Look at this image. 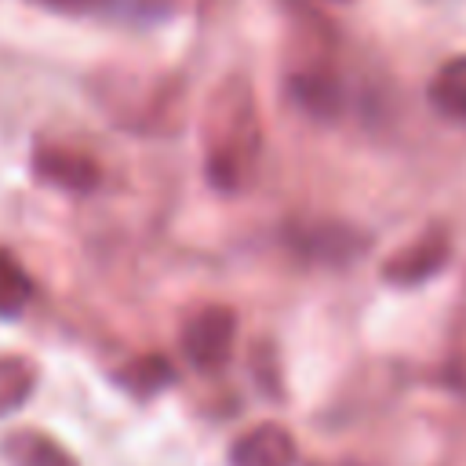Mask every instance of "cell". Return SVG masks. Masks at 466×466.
<instances>
[{
    "label": "cell",
    "instance_id": "obj_1",
    "mask_svg": "<svg viewBox=\"0 0 466 466\" xmlns=\"http://www.w3.org/2000/svg\"><path fill=\"white\" fill-rule=\"evenodd\" d=\"M262 116L255 102V87L244 73H226L200 116V157H204V178L222 197H240L262 160Z\"/></svg>",
    "mask_w": 466,
    "mask_h": 466
},
{
    "label": "cell",
    "instance_id": "obj_2",
    "mask_svg": "<svg viewBox=\"0 0 466 466\" xmlns=\"http://www.w3.org/2000/svg\"><path fill=\"white\" fill-rule=\"evenodd\" d=\"M98 109L131 135H178L186 84L175 73L138 76V73H109L95 80Z\"/></svg>",
    "mask_w": 466,
    "mask_h": 466
},
{
    "label": "cell",
    "instance_id": "obj_3",
    "mask_svg": "<svg viewBox=\"0 0 466 466\" xmlns=\"http://www.w3.org/2000/svg\"><path fill=\"white\" fill-rule=\"evenodd\" d=\"M237 313L222 302H208L193 309L178 328V353L197 371H222L237 346Z\"/></svg>",
    "mask_w": 466,
    "mask_h": 466
},
{
    "label": "cell",
    "instance_id": "obj_4",
    "mask_svg": "<svg viewBox=\"0 0 466 466\" xmlns=\"http://www.w3.org/2000/svg\"><path fill=\"white\" fill-rule=\"evenodd\" d=\"M29 164H33V175L40 182H47V186H55V189H62L69 197H87V193H95L102 186V164L87 149L69 146V142L40 138L33 146Z\"/></svg>",
    "mask_w": 466,
    "mask_h": 466
},
{
    "label": "cell",
    "instance_id": "obj_5",
    "mask_svg": "<svg viewBox=\"0 0 466 466\" xmlns=\"http://www.w3.org/2000/svg\"><path fill=\"white\" fill-rule=\"evenodd\" d=\"M448 258H451V233H448L441 222H433V226H426L422 233H415L404 248H397V251L379 266V273H382V280L393 284V288H415V284L437 277V273L448 266Z\"/></svg>",
    "mask_w": 466,
    "mask_h": 466
},
{
    "label": "cell",
    "instance_id": "obj_6",
    "mask_svg": "<svg viewBox=\"0 0 466 466\" xmlns=\"http://www.w3.org/2000/svg\"><path fill=\"white\" fill-rule=\"evenodd\" d=\"M299 444L288 426L280 422H258L233 437L226 451V466H295Z\"/></svg>",
    "mask_w": 466,
    "mask_h": 466
},
{
    "label": "cell",
    "instance_id": "obj_7",
    "mask_svg": "<svg viewBox=\"0 0 466 466\" xmlns=\"http://www.w3.org/2000/svg\"><path fill=\"white\" fill-rule=\"evenodd\" d=\"M368 237L346 222H313L291 237V248L313 262H350L364 251Z\"/></svg>",
    "mask_w": 466,
    "mask_h": 466
},
{
    "label": "cell",
    "instance_id": "obj_8",
    "mask_svg": "<svg viewBox=\"0 0 466 466\" xmlns=\"http://www.w3.org/2000/svg\"><path fill=\"white\" fill-rule=\"evenodd\" d=\"M0 455L7 459V466H80V459L62 441L33 426L7 430L0 437Z\"/></svg>",
    "mask_w": 466,
    "mask_h": 466
},
{
    "label": "cell",
    "instance_id": "obj_9",
    "mask_svg": "<svg viewBox=\"0 0 466 466\" xmlns=\"http://www.w3.org/2000/svg\"><path fill=\"white\" fill-rule=\"evenodd\" d=\"M40 382V368L25 353H0V419L22 411Z\"/></svg>",
    "mask_w": 466,
    "mask_h": 466
},
{
    "label": "cell",
    "instance_id": "obj_10",
    "mask_svg": "<svg viewBox=\"0 0 466 466\" xmlns=\"http://www.w3.org/2000/svg\"><path fill=\"white\" fill-rule=\"evenodd\" d=\"M36 295V280L25 262L0 244V320H18Z\"/></svg>",
    "mask_w": 466,
    "mask_h": 466
},
{
    "label": "cell",
    "instance_id": "obj_11",
    "mask_svg": "<svg viewBox=\"0 0 466 466\" xmlns=\"http://www.w3.org/2000/svg\"><path fill=\"white\" fill-rule=\"evenodd\" d=\"M430 102L437 113L466 120V55L448 58L430 80Z\"/></svg>",
    "mask_w": 466,
    "mask_h": 466
},
{
    "label": "cell",
    "instance_id": "obj_12",
    "mask_svg": "<svg viewBox=\"0 0 466 466\" xmlns=\"http://www.w3.org/2000/svg\"><path fill=\"white\" fill-rule=\"evenodd\" d=\"M116 382L135 397H153V393H160L164 386L175 382V368H171V360L164 353H146V357L127 360L116 371Z\"/></svg>",
    "mask_w": 466,
    "mask_h": 466
},
{
    "label": "cell",
    "instance_id": "obj_13",
    "mask_svg": "<svg viewBox=\"0 0 466 466\" xmlns=\"http://www.w3.org/2000/svg\"><path fill=\"white\" fill-rule=\"evenodd\" d=\"M40 11H55V15H69V18H80V15H102V11H113L116 0H25Z\"/></svg>",
    "mask_w": 466,
    "mask_h": 466
}]
</instances>
